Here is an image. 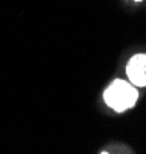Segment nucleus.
Returning a JSON list of instances; mask_svg holds the SVG:
<instances>
[{
  "mask_svg": "<svg viewBox=\"0 0 146 154\" xmlns=\"http://www.w3.org/2000/svg\"><path fill=\"white\" fill-rule=\"evenodd\" d=\"M106 105L117 112H123L135 105L138 99L137 88L126 80H114L103 94Z\"/></svg>",
  "mask_w": 146,
  "mask_h": 154,
  "instance_id": "1",
  "label": "nucleus"
},
{
  "mask_svg": "<svg viewBox=\"0 0 146 154\" xmlns=\"http://www.w3.org/2000/svg\"><path fill=\"white\" fill-rule=\"evenodd\" d=\"M129 82L134 86H146V54L134 56L126 66Z\"/></svg>",
  "mask_w": 146,
  "mask_h": 154,
  "instance_id": "2",
  "label": "nucleus"
},
{
  "mask_svg": "<svg viewBox=\"0 0 146 154\" xmlns=\"http://www.w3.org/2000/svg\"><path fill=\"white\" fill-rule=\"evenodd\" d=\"M135 2H141V0H135Z\"/></svg>",
  "mask_w": 146,
  "mask_h": 154,
  "instance_id": "3",
  "label": "nucleus"
},
{
  "mask_svg": "<svg viewBox=\"0 0 146 154\" xmlns=\"http://www.w3.org/2000/svg\"><path fill=\"white\" fill-rule=\"evenodd\" d=\"M102 154H108V152H102Z\"/></svg>",
  "mask_w": 146,
  "mask_h": 154,
  "instance_id": "4",
  "label": "nucleus"
}]
</instances>
